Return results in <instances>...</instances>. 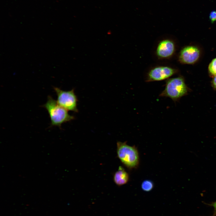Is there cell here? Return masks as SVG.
Instances as JSON below:
<instances>
[{"mask_svg": "<svg viewBox=\"0 0 216 216\" xmlns=\"http://www.w3.org/2000/svg\"><path fill=\"white\" fill-rule=\"evenodd\" d=\"M43 107L47 110L52 126L60 127L63 123L74 119V116L70 115L68 110L60 106L52 98L49 96L46 103Z\"/></svg>", "mask_w": 216, "mask_h": 216, "instance_id": "cell-1", "label": "cell"}, {"mask_svg": "<svg viewBox=\"0 0 216 216\" xmlns=\"http://www.w3.org/2000/svg\"><path fill=\"white\" fill-rule=\"evenodd\" d=\"M117 153L122 164L129 170L136 169L140 163V156L137 147L127 144V142H118Z\"/></svg>", "mask_w": 216, "mask_h": 216, "instance_id": "cell-2", "label": "cell"}, {"mask_svg": "<svg viewBox=\"0 0 216 216\" xmlns=\"http://www.w3.org/2000/svg\"><path fill=\"white\" fill-rule=\"evenodd\" d=\"M188 90L182 77L170 78L166 81L165 88L159 96L168 97L176 102L186 95Z\"/></svg>", "mask_w": 216, "mask_h": 216, "instance_id": "cell-3", "label": "cell"}, {"mask_svg": "<svg viewBox=\"0 0 216 216\" xmlns=\"http://www.w3.org/2000/svg\"><path fill=\"white\" fill-rule=\"evenodd\" d=\"M54 89L57 96V103L68 111L77 112L78 99L74 89L69 91H64L57 87Z\"/></svg>", "mask_w": 216, "mask_h": 216, "instance_id": "cell-4", "label": "cell"}, {"mask_svg": "<svg viewBox=\"0 0 216 216\" xmlns=\"http://www.w3.org/2000/svg\"><path fill=\"white\" fill-rule=\"evenodd\" d=\"M176 72V70L169 67H157L149 71L147 74L146 81L150 82L164 80L172 76Z\"/></svg>", "mask_w": 216, "mask_h": 216, "instance_id": "cell-5", "label": "cell"}, {"mask_svg": "<svg viewBox=\"0 0 216 216\" xmlns=\"http://www.w3.org/2000/svg\"><path fill=\"white\" fill-rule=\"evenodd\" d=\"M200 52L196 47L193 46H186L180 52L179 59L183 63L192 64L196 62L199 58Z\"/></svg>", "mask_w": 216, "mask_h": 216, "instance_id": "cell-6", "label": "cell"}, {"mask_svg": "<svg viewBox=\"0 0 216 216\" xmlns=\"http://www.w3.org/2000/svg\"><path fill=\"white\" fill-rule=\"evenodd\" d=\"M175 50L174 42L169 39H165L159 43L156 49L157 56L160 58H168L171 56Z\"/></svg>", "mask_w": 216, "mask_h": 216, "instance_id": "cell-7", "label": "cell"}, {"mask_svg": "<svg viewBox=\"0 0 216 216\" xmlns=\"http://www.w3.org/2000/svg\"><path fill=\"white\" fill-rule=\"evenodd\" d=\"M129 179L128 173L121 166H119L118 170L114 173L113 180L115 184L121 186L126 184Z\"/></svg>", "mask_w": 216, "mask_h": 216, "instance_id": "cell-8", "label": "cell"}, {"mask_svg": "<svg viewBox=\"0 0 216 216\" xmlns=\"http://www.w3.org/2000/svg\"><path fill=\"white\" fill-rule=\"evenodd\" d=\"M141 188L144 191L148 192L151 190L153 188L154 184L152 181L146 180L144 181L141 184Z\"/></svg>", "mask_w": 216, "mask_h": 216, "instance_id": "cell-9", "label": "cell"}, {"mask_svg": "<svg viewBox=\"0 0 216 216\" xmlns=\"http://www.w3.org/2000/svg\"><path fill=\"white\" fill-rule=\"evenodd\" d=\"M208 70L212 75H216V58L214 59L210 63Z\"/></svg>", "mask_w": 216, "mask_h": 216, "instance_id": "cell-10", "label": "cell"}, {"mask_svg": "<svg viewBox=\"0 0 216 216\" xmlns=\"http://www.w3.org/2000/svg\"><path fill=\"white\" fill-rule=\"evenodd\" d=\"M209 19L212 22L216 21V11L214 10L211 12L210 14Z\"/></svg>", "mask_w": 216, "mask_h": 216, "instance_id": "cell-11", "label": "cell"}, {"mask_svg": "<svg viewBox=\"0 0 216 216\" xmlns=\"http://www.w3.org/2000/svg\"><path fill=\"white\" fill-rule=\"evenodd\" d=\"M212 83L213 87L216 89V75L215 76L213 79Z\"/></svg>", "mask_w": 216, "mask_h": 216, "instance_id": "cell-12", "label": "cell"}, {"mask_svg": "<svg viewBox=\"0 0 216 216\" xmlns=\"http://www.w3.org/2000/svg\"><path fill=\"white\" fill-rule=\"evenodd\" d=\"M212 206L214 207L215 210L216 211V201L212 204Z\"/></svg>", "mask_w": 216, "mask_h": 216, "instance_id": "cell-13", "label": "cell"}]
</instances>
